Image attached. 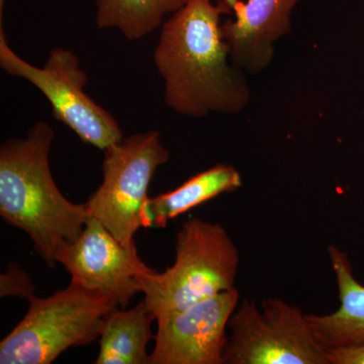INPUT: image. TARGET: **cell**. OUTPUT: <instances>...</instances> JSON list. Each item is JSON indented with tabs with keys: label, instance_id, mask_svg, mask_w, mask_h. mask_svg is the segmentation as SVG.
<instances>
[{
	"label": "cell",
	"instance_id": "6da1fadb",
	"mask_svg": "<svg viewBox=\"0 0 364 364\" xmlns=\"http://www.w3.org/2000/svg\"><path fill=\"white\" fill-rule=\"evenodd\" d=\"M229 11L213 0H186L161 26L155 67L167 107L181 116L235 114L250 104L245 72L232 63L221 16Z\"/></svg>",
	"mask_w": 364,
	"mask_h": 364
},
{
	"label": "cell",
	"instance_id": "7a4b0ae2",
	"mask_svg": "<svg viewBox=\"0 0 364 364\" xmlns=\"http://www.w3.org/2000/svg\"><path fill=\"white\" fill-rule=\"evenodd\" d=\"M55 132L38 122L23 138L0 147V215L26 232L49 267L57 253L76 240L90 218L86 203L70 202L53 178L49 156Z\"/></svg>",
	"mask_w": 364,
	"mask_h": 364
},
{
	"label": "cell",
	"instance_id": "3957f363",
	"mask_svg": "<svg viewBox=\"0 0 364 364\" xmlns=\"http://www.w3.org/2000/svg\"><path fill=\"white\" fill-rule=\"evenodd\" d=\"M239 263L238 249L222 225L193 218L177 234L173 265L141 275V293L157 321L233 289Z\"/></svg>",
	"mask_w": 364,
	"mask_h": 364
},
{
	"label": "cell",
	"instance_id": "277c9868",
	"mask_svg": "<svg viewBox=\"0 0 364 364\" xmlns=\"http://www.w3.org/2000/svg\"><path fill=\"white\" fill-rule=\"evenodd\" d=\"M20 324L0 343L1 364H49L70 347L100 336L114 299L72 282L49 298L33 296Z\"/></svg>",
	"mask_w": 364,
	"mask_h": 364
},
{
	"label": "cell",
	"instance_id": "5b68a950",
	"mask_svg": "<svg viewBox=\"0 0 364 364\" xmlns=\"http://www.w3.org/2000/svg\"><path fill=\"white\" fill-rule=\"evenodd\" d=\"M104 152L102 182L85 203L88 213L122 245L135 249L136 231L153 227L148 189L169 152L157 131L124 136Z\"/></svg>",
	"mask_w": 364,
	"mask_h": 364
},
{
	"label": "cell",
	"instance_id": "8992f818",
	"mask_svg": "<svg viewBox=\"0 0 364 364\" xmlns=\"http://www.w3.org/2000/svg\"><path fill=\"white\" fill-rule=\"evenodd\" d=\"M0 67L9 75L25 79L38 88L51 105L55 119L83 143L105 151L123 140L117 119L85 92L87 75L71 50L55 48L44 66H33L11 49L0 26Z\"/></svg>",
	"mask_w": 364,
	"mask_h": 364
},
{
	"label": "cell",
	"instance_id": "52a82bcc",
	"mask_svg": "<svg viewBox=\"0 0 364 364\" xmlns=\"http://www.w3.org/2000/svg\"><path fill=\"white\" fill-rule=\"evenodd\" d=\"M224 364H330L306 314L277 298L245 299L229 320Z\"/></svg>",
	"mask_w": 364,
	"mask_h": 364
},
{
	"label": "cell",
	"instance_id": "ba28073f",
	"mask_svg": "<svg viewBox=\"0 0 364 364\" xmlns=\"http://www.w3.org/2000/svg\"><path fill=\"white\" fill-rule=\"evenodd\" d=\"M56 261L70 273L72 282L123 308L141 293V275L154 272L141 260L136 248L124 247L91 215L78 238L60 249Z\"/></svg>",
	"mask_w": 364,
	"mask_h": 364
},
{
	"label": "cell",
	"instance_id": "9c48e42d",
	"mask_svg": "<svg viewBox=\"0 0 364 364\" xmlns=\"http://www.w3.org/2000/svg\"><path fill=\"white\" fill-rule=\"evenodd\" d=\"M239 298L233 287L158 318L150 364H224L226 329Z\"/></svg>",
	"mask_w": 364,
	"mask_h": 364
},
{
	"label": "cell",
	"instance_id": "30bf717a",
	"mask_svg": "<svg viewBox=\"0 0 364 364\" xmlns=\"http://www.w3.org/2000/svg\"><path fill=\"white\" fill-rule=\"evenodd\" d=\"M299 1L240 0L233 9L234 18L222 23L232 63L253 75L264 71L274 57L275 44L291 33Z\"/></svg>",
	"mask_w": 364,
	"mask_h": 364
},
{
	"label": "cell",
	"instance_id": "8fae6325",
	"mask_svg": "<svg viewBox=\"0 0 364 364\" xmlns=\"http://www.w3.org/2000/svg\"><path fill=\"white\" fill-rule=\"evenodd\" d=\"M328 254L338 287L340 306L328 315H306L311 329L326 349L364 345V286L353 274L348 256L334 245Z\"/></svg>",
	"mask_w": 364,
	"mask_h": 364
},
{
	"label": "cell",
	"instance_id": "7c38bea8",
	"mask_svg": "<svg viewBox=\"0 0 364 364\" xmlns=\"http://www.w3.org/2000/svg\"><path fill=\"white\" fill-rule=\"evenodd\" d=\"M154 316L145 301L130 310L114 309L105 318L100 333L97 364H150L147 345L154 338L151 325Z\"/></svg>",
	"mask_w": 364,
	"mask_h": 364
},
{
	"label": "cell",
	"instance_id": "4fadbf2b",
	"mask_svg": "<svg viewBox=\"0 0 364 364\" xmlns=\"http://www.w3.org/2000/svg\"><path fill=\"white\" fill-rule=\"evenodd\" d=\"M242 186L240 172L232 165L218 164L196 173L178 188L150 198L148 203L153 226L165 228L191 208Z\"/></svg>",
	"mask_w": 364,
	"mask_h": 364
},
{
	"label": "cell",
	"instance_id": "5bb4252c",
	"mask_svg": "<svg viewBox=\"0 0 364 364\" xmlns=\"http://www.w3.org/2000/svg\"><path fill=\"white\" fill-rule=\"evenodd\" d=\"M186 0H97L95 23L100 28H116L126 39L136 41L161 28L165 18Z\"/></svg>",
	"mask_w": 364,
	"mask_h": 364
},
{
	"label": "cell",
	"instance_id": "9a60e30c",
	"mask_svg": "<svg viewBox=\"0 0 364 364\" xmlns=\"http://www.w3.org/2000/svg\"><path fill=\"white\" fill-rule=\"evenodd\" d=\"M0 296H16L30 299L35 296L33 287L30 277L18 265L11 263L6 273L0 277Z\"/></svg>",
	"mask_w": 364,
	"mask_h": 364
},
{
	"label": "cell",
	"instance_id": "2e32d148",
	"mask_svg": "<svg viewBox=\"0 0 364 364\" xmlns=\"http://www.w3.org/2000/svg\"><path fill=\"white\" fill-rule=\"evenodd\" d=\"M330 364H364V345L327 349Z\"/></svg>",
	"mask_w": 364,
	"mask_h": 364
},
{
	"label": "cell",
	"instance_id": "e0dca14e",
	"mask_svg": "<svg viewBox=\"0 0 364 364\" xmlns=\"http://www.w3.org/2000/svg\"><path fill=\"white\" fill-rule=\"evenodd\" d=\"M239 1H240V0H220L223 6H224L230 14L233 11L235 6H236Z\"/></svg>",
	"mask_w": 364,
	"mask_h": 364
},
{
	"label": "cell",
	"instance_id": "ac0fdd59",
	"mask_svg": "<svg viewBox=\"0 0 364 364\" xmlns=\"http://www.w3.org/2000/svg\"><path fill=\"white\" fill-rule=\"evenodd\" d=\"M4 6H6V0H0V26H4L2 21H4Z\"/></svg>",
	"mask_w": 364,
	"mask_h": 364
}]
</instances>
